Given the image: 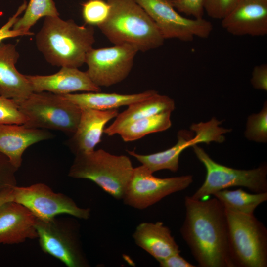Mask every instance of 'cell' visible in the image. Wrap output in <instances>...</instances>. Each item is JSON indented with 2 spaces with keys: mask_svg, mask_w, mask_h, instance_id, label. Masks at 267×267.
Returning a JSON list of instances; mask_svg holds the SVG:
<instances>
[{
  "mask_svg": "<svg viewBox=\"0 0 267 267\" xmlns=\"http://www.w3.org/2000/svg\"><path fill=\"white\" fill-rule=\"evenodd\" d=\"M185 217L180 234L201 267H234L231 259L226 210L214 196L184 198Z\"/></svg>",
  "mask_w": 267,
  "mask_h": 267,
  "instance_id": "cell-1",
  "label": "cell"
},
{
  "mask_svg": "<svg viewBox=\"0 0 267 267\" xmlns=\"http://www.w3.org/2000/svg\"><path fill=\"white\" fill-rule=\"evenodd\" d=\"M93 26L78 25L59 16L44 17L36 36L38 49L52 66L78 68L95 43Z\"/></svg>",
  "mask_w": 267,
  "mask_h": 267,
  "instance_id": "cell-2",
  "label": "cell"
},
{
  "mask_svg": "<svg viewBox=\"0 0 267 267\" xmlns=\"http://www.w3.org/2000/svg\"><path fill=\"white\" fill-rule=\"evenodd\" d=\"M106 1L110 11L98 27L111 43L128 44L142 52L163 45L165 39L156 25L134 0Z\"/></svg>",
  "mask_w": 267,
  "mask_h": 267,
  "instance_id": "cell-3",
  "label": "cell"
},
{
  "mask_svg": "<svg viewBox=\"0 0 267 267\" xmlns=\"http://www.w3.org/2000/svg\"><path fill=\"white\" fill-rule=\"evenodd\" d=\"M134 167L126 155H115L103 149L75 155L68 176L90 180L116 199H122Z\"/></svg>",
  "mask_w": 267,
  "mask_h": 267,
  "instance_id": "cell-4",
  "label": "cell"
},
{
  "mask_svg": "<svg viewBox=\"0 0 267 267\" xmlns=\"http://www.w3.org/2000/svg\"><path fill=\"white\" fill-rule=\"evenodd\" d=\"M234 267H267V229L253 215L226 210Z\"/></svg>",
  "mask_w": 267,
  "mask_h": 267,
  "instance_id": "cell-5",
  "label": "cell"
},
{
  "mask_svg": "<svg viewBox=\"0 0 267 267\" xmlns=\"http://www.w3.org/2000/svg\"><path fill=\"white\" fill-rule=\"evenodd\" d=\"M27 127L60 131L73 134L82 109L63 95L50 92H33L18 104Z\"/></svg>",
  "mask_w": 267,
  "mask_h": 267,
  "instance_id": "cell-6",
  "label": "cell"
},
{
  "mask_svg": "<svg viewBox=\"0 0 267 267\" xmlns=\"http://www.w3.org/2000/svg\"><path fill=\"white\" fill-rule=\"evenodd\" d=\"M75 217L47 221L37 219L36 228L42 250L68 267H89L81 239L80 224Z\"/></svg>",
  "mask_w": 267,
  "mask_h": 267,
  "instance_id": "cell-7",
  "label": "cell"
},
{
  "mask_svg": "<svg viewBox=\"0 0 267 267\" xmlns=\"http://www.w3.org/2000/svg\"><path fill=\"white\" fill-rule=\"evenodd\" d=\"M192 148L206 170L205 179L191 196L193 198L205 199L219 191L234 186H243L254 193L267 192V165L265 163L253 169H234L216 162L197 144Z\"/></svg>",
  "mask_w": 267,
  "mask_h": 267,
  "instance_id": "cell-8",
  "label": "cell"
},
{
  "mask_svg": "<svg viewBox=\"0 0 267 267\" xmlns=\"http://www.w3.org/2000/svg\"><path fill=\"white\" fill-rule=\"evenodd\" d=\"M221 121L213 118L210 121L193 124L191 129L193 133L187 130H180L178 133V141L171 148L164 151L148 155H142L134 151L127 150L150 172L154 173L162 170L177 172L179 168V158L181 153L187 148L199 143L209 144L211 142H222L225 140L223 134L230 130L221 127Z\"/></svg>",
  "mask_w": 267,
  "mask_h": 267,
  "instance_id": "cell-9",
  "label": "cell"
},
{
  "mask_svg": "<svg viewBox=\"0 0 267 267\" xmlns=\"http://www.w3.org/2000/svg\"><path fill=\"white\" fill-rule=\"evenodd\" d=\"M13 190V201L26 207L38 220H49L60 215L84 220L90 217L89 208L79 207L71 198L54 192L45 184L16 185Z\"/></svg>",
  "mask_w": 267,
  "mask_h": 267,
  "instance_id": "cell-10",
  "label": "cell"
},
{
  "mask_svg": "<svg viewBox=\"0 0 267 267\" xmlns=\"http://www.w3.org/2000/svg\"><path fill=\"white\" fill-rule=\"evenodd\" d=\"M193 182L191 175L167 178L153 176L144 166L134 168L122 200L125 205L143 210L174 193L182 191Z\"/></svg>",
  "mask_w": 267,
  "mask_h": 267,
  "instance_id": "cell-11",
  "label": "cell"
},
{
  "mask_svg": "<svg viewBox=\"0 0 267 267\" xmlns=\"http://www.w3.org/2000/svg\"><path fill=\"white\" fill-rule=\"evenodd\" d=\"M134 0L153 20L165 40L191 42L195 37L208 38L213 30L210 21L182 16L167 0Z\"/></svg>",
  "mask_w": 267,
  "mask_h": 267,
  "instance_id": "cell-12",
  "label": "cell"
},
{
  "mask_svg": "<svg viewBox=\"0 0 267 267\" xmlns=\"http://www.w3.org/2000/svg\"><path fill=\"white\" fill-rule=\"evenodd\" d=\"M91 48L87 53L86 73L99 87H110L124 81L130 74L138 51L128 44Z\"/></svg>",
  "mask_w": 267,
  "mask_h": 267,
  "instance_id": "cell-13",
  "label": "cell"
},
{
  "mask_svg": "<svg viewBox=\"0 0 267 267\" xmlns=\"http://www.w3.org/2000/svg\"><path fill=\"white\" fill-rule=\"evenodd\" d=\"M221 20L222 28L233 35L265 36L267 34V1L239 0Z\"/></svg>",
  "mask_w": 267,
  "mask_h": 267,
  "instance_id": "cell-14",
  "label": "cell"
},
{
  "mask_svg": "<svg viewBox=\"0 0 267 267\" xmlns=\"http://www.w3.org/2000/svg\"><path fill=\"white\" fill-rule=\"evenodd\" d=\"M26 76L34 92L47 91L65 95L77 91H101V88L93 83L86 72L77 68L62 67L52 75Z\"/></svg>",
  "mask_w": 267,
  "mask_h": 267,
  "instance_id": "cell-15",
  "label": "cell"
},
{
  "mask_svg": "<svg viewBox=\"0 0 267 267\" xmlns=\"http://www.w3.org/2000/svg\"><path fill=\"white\" fill-rule=\"evenodd\" d=\"M118 114V109L99 110L82 108L76 130L67 142L74 155L94 150L101 142L105 125Z\"/></svg>",
  "mask_w": 267,
  "mask_h": 267,
  "instance_id": "cell-16",
  "label": "cell"
},
{
  "mask_svg": "<svg viewBox=\"0 0 267 267\" xmlns=\"http://www.w3.org/2000/svg\"><path fill=\"white\" fill-rule=\"evenodd\" d=\"M36 217L13 201L0 207V244H15L37 238Z\"/></svg>",
  "mask_w": 267,
  "mask_h": 267,
  "instance_id": "cell-17",
  "label": "cell"
},
{
  "mask_svg": "<svg viewBox=\"0 0 267 267\" xmlns=\"http://www.w3.org/2000/svg\"><path fill=\"white\" fill-rule=\"evenodd\" d=\"M19 57L15 45L0 44V96L12 99L18 104L33 92L26 75L15 67Z\"/></svg>",
  "mask_w": 267,
  "mask_h": 267,
  "instance_id": "cell-18",
  "label": "cell"
},
{
  "mask_svg": "<svg viewBox=\"0 0 267 267\" xmlns=\"http://www.w3.org/2000/svg\"><path fill=\"white\" fill-rule=\"evenodd\" d=\"M48 132L24 125H0V153L17 169L22 163L25 151L30 146L52 137Z\"/></svg>",
  "mask_w": 267,
  "mask_h": 267,
  "instance_id": "cell-19",
  "label": "cell"
},
{
  "mask_svg": "<svg viewBox=\"0 0 267 267\" xmlns=\"http://www.w3.org/2000/svg\"><path fill=\"white\" fill-rule=\"evenodd\" d=\"M133 238L137 246L158 262L180 252L170 229L161 222L140 223L134 232Z\"/></svg>",
  "mask_w": 267,
  "mask_h": 267,
  "instance_id": "cell-20",
  "label": "cell"
},
{
  "mask_svg": "<svg viewBox=\"0 0 267 267\" xmlns=\"http://www.w3.org/2000/svg\"><path fill=\"white\" fill-rule=\"evenodd\" d=\"M128 106L126 110L118 114L110 126L104 129V133L109 136L118 134L124 127L135 121L161 113L172 112L175 104L172 98L157 92L146 99Z\"/></svg>",
  "mask_w": 267,
  "mask_h": 267,
  "instance_id": "cell-21",
  "label": "cell"
},
{
  "mask_svg": "<svg viewBox=\"0 0 267 267\" xmlns=\"http://www.w3.org/2000/svg\"><path fill=\"white\" fill-rule=\"evenodd\" d=\"M157 92L155 90H147L142 92L130 94L104 93L101 91L85 92L62 95L82 109L107 110L118 109L121 106H129L146 99Z\"/></svg>",
  "mask_w": 267,
  "mask_h": 267,
  "instance_id": "cell-22",
  "label": "cell"
},
{
  "mask_svg": "<svg viewBox=\"0 0 267 267\" xmlns=\"http://www.w3.org/2000/svg\"><path fill=\"white\" fill-rule=\"evenodd\" d=\"M213 196L226 210L248 215H253L257 207L267 200V192L251 194L240 188L233 190L225 189Z\"/></svg>",
  "mask_w": 267,
  "mask_h": 267,
  "instance_id": "cell-23",
  "label": "cell"
},
{
  "mask_svg": "<svg viewBox=\"0 0 267 267\" xmlns=\"http://www.w3.org/2000/svg\"><path fill=\"white\" fill-rule=\"evenodd\" d=\"M171 114L170 112L161 113L135 121L124 127L118 134L124 141L131 142L165 131L171 126Z\"/></svg>",
  "mask_w": 267,
  "mask_h": 267,
  "instance_id": "cell-24",
  "label": "cell"
},
{
  "mask_svg": "<svg viewBox=\"0 0 267 267\" xmlns=\"http://www.w3.org/2000/svg\"><path fill=\"white\" fill-rule=\"evenodd\" d=\"M53 0H30L21 17L13 26V29L31 33L30 29L41 18L59 16Z\"/></svg>",
  "mask_w": 267,
  "mask_h": 267,
  "instance_id": "cell-25",
  "label": "cell"
},
{
  "mask_svg": "<svg viewBox=\"0 0 267 267\" xmlns=\"http://www.w3.org/2000/svg\"><path fill=\"white\" fill-rule=\"evenodd\" d=\"M82 16L85 24L98 26L108 18L110 6L104 0H88L82 4Z\"/></svg>",
  "mask_w": 267,
  "mask_h": 267,
  "instance_id": "cell-26",
  "label": "cell"
},
{
  "mask_svg": "<svg viewBox=\"0 0 267 267\" xmlns=\"http://www.w3.org/2000/svg\"><path fill=\"white\" fill-rule=\"evenodd\" d=\"M245 135L248 139L259 142L267 141V105L265 103L262 110L248 118Z\"/></svg>",
  "mask_w": 267,
  "mask_h": 267,
  "instance_id": "cell-27",
  "label": "cell"
},
{
  "mask_svg": "<svg viewBox=\"0 0 267 267\" xmlns=\"http://www.w3.org/2000/svg\"><path fill=\"white\" fill-rule=\"evenodd\" d=\"M25 121L17 103L12 99L0 96V125H24Z\"/></svg>",
  "mask_w": 267,
  "mask_h": 267,
  "instance_id": "cell-28",
  "label": "cell"
},
{
  "mask_svg": "<svg viewBox=\"0 0 267 267\" xmlns=\"http://www.w3.org/2000/svg\"><path fill=\"white\" fill-rule=\"evenodd\" d=\"M239 0H204V11L210 17L222 20L235 6Z\"/></svg>",
  "mask_w": 267,
  "mask_h": 267,
  "instance_id": "cell-29",
  "label": "cell"
},
{
  "mask_svg": "<svg viewBox=\"0 0 267 267\" xmlns=\"http://www.w3.org/2000/svg\"><path fill=\"white\" fill-rule=\"evenodd\" d=\"M179 13L194 18H203L204 0H167Z\"/></svg>",
  "mask_w": 267,
  "mask_h": 267,
  "instance_id": "cell-30",
  "label": "cell"
},
{
  "mask_svg": "<svg viewBox=\"0 0 267 267\" xmlns=\"http://www.w3.org/2000/svg\"><path fill=\"white\" fill-rule=\"evenodd\" d=\"M17 170L9 159L0 153V191L17 185Z\"/></svg>",
  "mask_w": 267,
  "mask_h": 267,
  "instance_id": "cell-31",
  "label": "cell"
},
{
  "mask_svg": "<svg viewBox=\"0 0 267 267\" xmlns=\"http://www.w3.org/2000/svg\"><path fill=\"white\" fill-rule=\"evenodd\" d=\"M27 2L24 1L23 3L18 7L16 12L8 21L0 28V44L6 39L15 38L19 36H29L33 35V33H27L20 30L13 29V26L20 16L22 14L27 6Z\"/></svg>",
  "mask_w": 267,
  "mask_h": 267,
  "instance_id": "cell-32",
  "label": "cell"
},
{
  "mask_svg": "<svg viewBox=\"0 0 267 267\" xmlns=\"http://www.w3.org/2000/svg\"><path fill=\"white\" fill-rule=\"evenodd\" d=\"M251 82L253 87L260 90H267V65L256 66L252 72Z\"/></svg>",
  "mask_w": 267,
  "mask_h": 267,
  "instance_id": "cell-33",
  "label": "cell"
},
{
  "mask_svg": "<svg viewBox=\"0 0 267 267\" xmlns=\"http://www.w3.org/2000/svg\"><path fill=\"white\" fill-rule=\"evenodd\" d=\"M161 267H195L180 255L176 253L158 262Z\"/></svg>",
  "mask_w": 267,
  "mask_h": 267,
  "instance_id": "cell-34",
  "label": "cell"
},
{
  "mask_svg": "<svg viewBox=\"0 0 267 267\" xmlns=\"http://www.w3.org/2000/svg\"><path fill=\"white\" fill-rule=\"evenodd\" d=\"M13 187L5 188L0 191V207L6 202L13 200Z\"/></svg>",
  "mask_w": 267,
  "mask_h": 267,
  "instance_id": "cell-35",
  "label": "cell"
},
{
  "mask_svg": "<svg viewBox=\"0 0 267 267\" xmlns=\"http://www.w3.org/2000/svg\"></svg>",
  "mask_w": 267,
  "mask_h": 267,
  "instance_id": "cell-36",
  "label": "cell"
},
{
  "mask_svg": "<svg viewBox=\"0 0 267 267\" xmlns=\"http://www.w3.org/2000/svg\"></svg>",
  "mask_w": 267,
  "mask_h": 267,
  "instance_id": "cell-37",
  "label": "cell"
}]
</instances>
